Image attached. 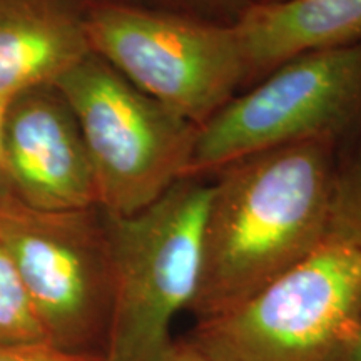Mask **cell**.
<instances>
[{"mask_svg":"<svg viewBox=\"0 0 361 361\" xmlns=\"http://www.w3.org/2000/svg\"><path fill=\"white\" fill-rule=\"evenodd\" d=\"M250 79L298 54L361 39V0H273L250 4L236 20Z\"/></svg>","mask_w":361,"mask_h":361,"instance_id":"cell-10","label":"cell"},{"mask_svg":"<svg viewBox=\"0 0 361 361\" xmlns=\"http://www.w3.org/2000/svg\"><path fill=\"white\" fill-rule=\"evenodd\" d=\"M0 243L19 269L45 340L104 358L116 293L106 211L35 209L0 186Z\"/></svg>","mask_w":361,"mask_h":361,"instance_id":"cell-5","label":"cell"},{"mask_svg":"<svg viewBox=\"0 0 361 361\" xmlns=\"http://www.w3.org/2000/svg\"><path fill=\"white\" fill-rule=\"evenodd\" d=\"M0 186H2V180H0Z\"/></svg>","mask_w":361,"mask_h":361,"instance_id":"cell-19","label":"cell"},{"mask_svg":"<svg viewBox=\"0 0 361 361\" xmlns=\"http://www.w3.org/2000/svg\"><path fill=\"white\" fill-rule=\"evenodd\" d=\"M90 49L129 82L197 128L250 79L236 22L135 0H89Z\"/></svg>","mask_w":361,"mask_h":361,"instance_id":"cell-3","label":"cell"},{"mask_svg":"<svg viewBox=\"0 0 361 361\" xmlns=\"http://www.w3.org/2000/svg\"><path fill=\"white\" fill-rule=\"evenodd\" d=\"M256 2H273V0H251V4H256Z\"/></svg>","mask_w":361,"mask_h":361,"instance_id":"cell-18","label":"cell"},{"mask_svg":"<svg viewBox=\"0 0 361 361\" xmlns=\"http://www.w3.org/2000/svg\"><path fill=\"white\" fill-rule=\"evenodd\" d=\"M161 361H209L186 336L174 338L173 345Z\"/></svg>","mask_w":361,"mask_h":361,"instance_id":"cell-15","label":"cell"},{"mask_svg":"<svg viewBox=\"0 0 361 361\" xmlns=\"http://www.w3.org/2000/svg\"><path fill=\"white\" fill-rule=\"evenodd\" d=\"M56 87L79 123L97 204L106 213H137L186 178L200 128L144 94L97 54L66 72Z\"/></svg>","mask_w":361,"mask_h":361,"instance_id":"cell-6","label":"cell"},{"mask_svg":"<svg viewBox=\"0 0 361 361\" xmlns=\"http://www.w3.org/2000/svg\"><path fill=\"white\" fill-rule=\"evenodd\" d=\"M361 114V39L313 49L271 69L202 124L186 178L311 139H338Z\"/></svg>","mask_w":361,"mask_h":361,"instance_id":"cell-7","label":"cell"},{"mask_svg":"<svg viewBox=\"0 0 361 361\" xmlns=\"http://www.w3.org/2000/svg\"><path fill=\"white\" fill-rule=\"evenodd\" d=\"M144 2V0H135ZM251 0H149L147 6L188 13L200 19L214 22H236L246 11Z\"/></svg>","mask_w":361,"mask_h":361,"instance_id":"cell-13","label":"cell"},{"mask_svg":"<svg viewBox=\"0 0 361 361\" xmlns=\"http://www.w3.org/2000/svg\"><path fill=\"white\" fill-rule=\"evenodd\" d=\"M336 142L322 137L269 149L214 174L188 308L194 322L233 310L326 241Z\"/></svg>","mask_w":361,"mask_h":361,"instance_id":"cell-1","label":"cell"},{"mask_svg":"<svg viewBox=\"0 0 361 361\" xmlns=\"http://www.w3.org/2000/svg\"><path fill=\"white\" fill-rule=\"evenodd\" d=\"M47 341L19 269L0 243V345Z\"/></svg>","mask_w":361,"mask_h":361,"instance_id":"cell-11","label":"cell"},{"mask_svg":"<svg viewBox=\"0 0 361 361\" xmlns=\"http://www.w3.org/2000/svg\"><path fill=\"white\" fill-rule=\"evenodd\" d=\"M209 191L206 178H183L137 213H107L116 293L104 361H161L168 353L174 318L197 288Z\"/></svg>","mask_w":361,"mask_h":361,"instance_id":"cell-4","label":"cell"},{"mask_svg":"<svg viewBox=\"0 0 361 361\" xmlns=\"http://www.w3.org/2000/svg\"><path fill=\"white\" fill-rule=\"evenodd\" d=\"M7 97H0V146H2V130H4V121H6V111H7Z\"/></svg>","mask_w":361,"mask_h":361,"instance_id":"cell-17","label":"cell"},{"mask_svg":"<svg viewBox=\"0 0 361 361\" xmlns=\"http://www.w3.org/2000/svg\"><path fill=\"white\" fill-rule=\"evenodd\" d=\"M360 318L361 250L326 239L186 338L209 361H345Z\"/></svg>","mask_w":361,"mask_h":361,"instance_id":"cell-2","label":"cell"},{"mask_svg":"<svg viewBox=\"0 0 361 361\" xmlns=\"http://www.w3.org/2000/svg\"><path fill=\"white\" fill-rule=\"evenodd\" d=\"M89 0H0V97L56 85L90 49Z\"/></svg>","mask_w":361,"mask_h":361,"instance_id":"cell-9","label":"cell"},{"mask_svg":"<svg viewBox=\"0 0 361 361\" xmlns=\"http://www.w3.org/2000/svg\"><path fill=\"white\" fill-rule=\"evenodd\" d=\"M345 361H361V318L358 323V328H356L355 338L351 341V346L348 350V355H346Z\"/></svg>","mask_w":361,"mask_h":361,"instance_id":"cell-16","label":"cell"},{"mask_svg":"<svg viewBox=\"0 0 361 361\" xmlns=\"http://www.w3.org/2000/svg\"><path fill=\"white\" fill-rule=\"evenodd\" d=\"M0 180L13 197L35 209L99 206L82 133L56 85H39L8 99Z\"/></svg>","mask_w":361,"mask_h":361,"instance_id":"cell-8","label":"cell"},{"mask_svg":"<svg viewBox=\"0 0 361 361\" xmlns=\"http://www.w3.org/2000/svg\"><path fill=\"white\" fill-rule=\"evenodd\" d=\"M0 361H104V358L72 353L49 341H30L0 345Z\"/></svg>","mask_w":361,"mask_h":361,"instance_id":"cell-14","label":"cell"},{"mask_svg":"<svg viewBox=\"0 0 361 361\" xmlns=\"http://www.w3.org/2000/svg\"><path fill=\"white\" fill-rule=\"evenodd\" d=\"M328 239L361 250V142L333 180Z\"/></svg>","mask_w":361,"mask_h":361,"instance_id":"cell-12","label":"cell"}]
</instances>
